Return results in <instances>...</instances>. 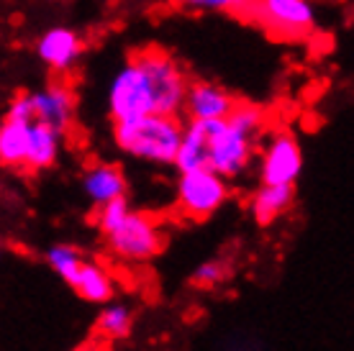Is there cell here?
Returning a JSON list of instances; mask_svg holds the SVG:
<instances>
[{"label":"cell","mask_w":354,"mask_h":351,"mask_svg":"<svg viewBox=\"0 0 354 351\" xmlns=\"http://www.w3.org/2000/svg\"><path fill=\"white\" fill-rule=\"evenodd\" d=\"M193 79L185 67L160 46L133 52L106 85V113L113 123L149 113L183 115Z\"/></svg>","instance_id":"1"},{"label":"cell","mask_w":354,"mask_h":351,"mask_svg":"<svg viewBox=\"0 0 354 351\" xmlns=\"http://www.w3.org/2000/svg\"><path fill=\"white\" fill-rule=\"evenodd\" d=\"M267 133V111L257 103H241L221 121H185V136L175 169H216L226 180H239L254 164Z\"/></svg>","instance_id":"2"},{"label":"cell","mask_w":354,"mask_h":351,"mask_svg":"<svg viewBox=\"0 0 354 351\" xmlns=\"http://www.w3.org/2000/svg\"><path fill=\"white\" fill-rule=\"evenodd\" d=\"M183 136H185V121L180 115L165 113L118 121L111 131V139L121 154L154 167H175Z\"/></svg>","instance_id":"3"},{"label":"cell","mask_w":354,"mask_h":351,"mask_svg":"<svg viewBox=\"0 0 354 351\" xmlns=\"http://www.w3.org/2000/svg\"><path fill=\"white\" fill-rule=\"evenodd\" d=\"M247 21L283 41H301L316 31L319 13L313 0H257Z\"/></svg>","instance_id":"4"},{"label":"cell","mask_w":354,"mask_h":351,"mask_svg":"<svg viewBox=\"0 0 354 351\" xmlns=\"http://www.w3.org/2000/svg\"><path fill=\"white\" fill-rule=\"evenodd\" d=\"M108 254L124 264H144L154 259L165 249V231L160 220L144 211H131L129 218L103 236Z\"/></svg>","instance_id":"5"},{"label":"cell","mask_w":354,"mask_h":351,"mask_svg":"<svg viewBox=\"0 0 354 351\" xmlns=\"http://www.w3.org/2000/svg\"><path fill=\"white\" fill-rule=\"evenodd\" d=\"M229 200V180L216 169H190L177 172L175 205L180 216L190 220H205Z\"/></svg>","instance_id":"6"},{"label":"cell","mask_w":354,"mask_h":351,"mask_svg":"<svg viewBox=\"0 0 354 351\" xmlns=\"http://www.w3.org/2000/svg\"><path fill=\"white\" fill-rule=\"evenodd\" d=\"M303 172V149L295 133L272 129L265 133L257 154V177L262 184H295Z\"/></svg>","instance_id":"7"},{"label":"cell","mask_w":354,"mask_h":351,"mask_svg":"<svg viewBox=\"0 0 354 351\" xmlns=\"http://www.w3.org/2000/svg\"><path fill=\"white\" fill-rule=\"evenodd\" d=\"M85 39L77 28L70 26H49L36 36L34 52L36 59L52 72L54 77H67L80 67L85 57Z\"/></svg>","instance_id":"8"},{"label":"cell","mask_w":354,"mask_h":351,"mask_svg":"<svg viewBox=\"0 0 354 351\" xmlns=\"http://www.w3.org/2000/svg\"><path fill=\"white\" fill-rule=\"evenodd\" d=\"M34 103V121L49 123L59 131H70L77 118V93L64 77L46 82L44 88L28 90Z\"/></svg>","instance_id":"9"},{"label":"cell","mask_w":354,"mask_h":351,"mask_svg":"<svg viewBox=\"0 0 354 351\" xmlns=\"http://www.w3.org/2000/svg\"><path fill=\"white\" fill-rule=\"evenodd\" d=\"M239 106V97H234L229 90L211 82V79H193L185 97V118L187 121H221L234 113Z\"/></svg>","instance_id":"10"},{"label":"cell","mask_w":354,"mask_h":351,"mask_svg":"<svg viewBox=\"0 0 354 351\" xmlns=\"http://www.w3.org/2000/svg\"><path fill=\"white\" fill-rule=\"evenodd\" d=\"M80 187L93 208H103L108 202L129 198L126 172L113 162H93L82 169Z\"/></svg>","instance_id":"11"},{"label":"cell","mask_w":354,"mask_h":351,"mask_svg":"<svg viewBox=\"0 0 354 351\" xmlns=\"http://www.w3.org/2000/svg\"><path fill=\"white\" fill-rule=\"evenodd\" d=\"M295 202V184H262L249 198V213L259 229L280 220Z\"/></svg>","instance_id":"12"},{"label":"cell","mask_w":354,"mask_h":351,"mask_svg":"<svg viewBox=\"0 0 354 351\" xmlns=\"http://www.w3.org/2000/svg\"><path fill=\"white\" fill-rule=\"evenodd\" d=\"M64 136L67 133L49 126V123H41V121L31 123L26 172H46V169H52L59 162V157H62Z\"/></svg>","instance_id":"13"},{"label":"cell","mask_w":354,"mask_h":351,"mask_svg":"<svg viewBox=\"0 0 354 351\" xmlns=\"http://www.w3.org/2000/svg\"><path fill=\"white\" fill-rule=\"evenodd\" d=\"M72 290L77 292L85 303L93 305H106L115 298V280L100 262L85 259L77 272V280L72 282Z\"/></svg>","instance_id":"14"},{"label":"cell","mask_w":354,"mask_h":351,"mask_svg":"<svg viewBox=\"0 0 354 351\" xmlns=\"http://www.w3.org/2000/svg\"><path fill=\"white\" fill-rule=\"evenodd\" d=\"M31 123L3 118L0 126V162L8 169H26Z\"/></svg>","instance_id":"15"},{"label":"cell","mask_w":354,"mask_h":351,"mask_svg":"<svg viewBox=\"0 0 354 351\" xmlns=\"http://www.w3.org/2000/svg\"><path fill=\"white\" fill-rule=\"evenodd\" d=\"M133 307L126 305V303H118V300H111L106 305L100 307V313L95 318V325H93V331L97 334V339H103V341H121L126 336L131 334L133 328Z\"/></svg>","instance_id":"16"},{"label":"cell","mask_w":354,"mask_h":351,"mask_svg":"<svg viewBox=\"0 0 354 351\" xmlns=\"http://www.w3.org/2000/svg\"><path fill=\"white\" fill-rule=\"evenodd\" d=\"M46 264H49V269H52L57 277L62 282H67L72 287V282L77 280V272H80L82 262H85V256L77 246L72 244H54L49 252H46Z\"/></svg>","instance_id":"17"},{"label":"cell","mask_w":354,"mask_h":351,"mask_svg":"<svg viewBox=\"0 0 354 351\" xmlns=\"http://www.w3.org/2000/svg\"><path fill=\"white\" fill-rule=\"evenodd\" d=\"M175 3L193 13H231V16L249 18L257 0H175Z\"/></svg>","instance_id":"18"},{"label":"cell","mask_w":354,"mask_h":351,"mask_svg":"<svg viewBox=\"0 0 354 351\" xmlns=\"http://www.w3.org/2000/svg\"><path fill=\"white\" fill-rule=\"evenodd\" d=\"M131 202L129 198H121V200H113L103 205V208H95V226L100 231V236H108V234H113L126 218H129V213H131Z\"/></svg>","instance_id":"19"},{"label":"cell","mask_w":354,"mask_h":351,"mask_svg":"<svg viewBox=\"0 0 354 351\" xmlns=\"http://www.w3.org/2000/svg\"><path fill=\"white\" fill-rule=\"evenodd\" d=\"M226 274H229V267L221 259H208V262H203L195 269L190 282L201 290H213V287H218L226 280Z\"/></svg>","instance_id":"20"},{"label":"cell","mask_w":354,"mask_h":351,"mask_svg":"<svg viewBox=\"0 0 354 351\" xmlns=\"http://www.w3.org/2000/svg\"><path fill=\"white\" fill-rule=\"evenodd\" d=\"M70 351H108V346L103 339H93V341H82L80 346H75Z\"/></svg>","instance_id":"21"}]
</instances>
